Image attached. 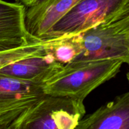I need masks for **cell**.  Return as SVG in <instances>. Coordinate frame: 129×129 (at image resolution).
Segmentation results:
<instances>
[{
    "instance_id": "6da1fadb",
    "label": "cell",
    "mask_w": 129,
    "mask_h": 129,
    "mask_svg": "<svg viewBox=\"0 0 129 129\" xmlns=\"http://www.w3.org/2000/svg\"><path fill=\"white\" fill-rule=\"evenodd\" d=\"M123 63L118 59L72 62L42 87L46 94L84 100L92 91L113 78Z\"/></svg>"
},
{
    "instance_id": "7a4b0ae2",
    "label": "cell",
    "mask_w": 129,
    "mask_h": 129,
    "mask_svg": "<svg viewBox=\"0 0 129 129\" xmlns=\"http://www.w3.org/2000/svg\"><path fill=\"white\" fill-rule=\"evenodd\" d=\"M129 13V0H82L53 26L43 41L79 34Z\"/></svg>"
},
{
    "instance_id": "3957f363",
    "label": "cell",
    "mask_w": 129,
    "mask_h": 129,
    "mask_svg": "<svg viewBox=\"0 0 129 129\" xmlns=\"http://www.w3.org/2000/svg\"><path fill=\"white\" fill-rule=\"evenodd\" d=\"M41 85L0 74V129H20L45 96Z\"/></svg>"
},
{
    "instance_id": "277c9868",
    "label": "cell",
    "mask_w": 129,
    "mask_h": 129,
    "mask_svg": "<svg viewBox=\"0 0 129 129\" xmlns=\"http://www.w3.org/2000/svg\"><path fill=\"white\" fill-rule=\"evenodd\" d=\"M83 101L46 94L23 122L20 129H75L85 114Z\"/></svg>"
},
{
    "instance_id": "5b68a950",
    "label": "cell",
    "mask_w": 129,
    "mask_h": 129,
    "mask_svg": "<svg viewBox=\"0 0 129 129\" xmlns=\"http://www.w3.org/2000/svg\"><path fill=\"white\" fill-rule=\"evenodd\" d=\"M26 10L18 3L0 0V52L17 49L37 40L27 30Z\"/></svg>"
},
{
    "instance_id": "8992f818",
    "label": "cell",
    "mask_w": 129,
    "mask_h": 129,
    "mask_svg": "<svg viewBox=\"0 0 129 129\" xmlns=\"http://www.w3.org/2000/svg\"><path fill=\"white\" fill-rule=\"evenodd\" d=\"M63 66L51 54L46 52L10 63L0 69V74L42 86Z\"/></svg>"
},
{
    "instance_id": "52a82bcc",
    "label": "cell",
    "mask_w": 129,
    "mask_h": 129,
    "mask_svg": "<svg viewBox=\"0 0 129 129\" xmlns=\"http://www.w3.org/2000/svg\"><path fill=\"white\" fill-rule=\"evenodd\" d=\"M82 0H44L37 6L27 9L25 25L32 37L42 40L67 13Z\"/></svg>"
},
{
    "instance_id": "ba28073f",
    "label": "cell",
    "mask_w": 129,
    "mask_h": 129,
    "mask_svg": "<svg viewBox=\"0 0 129 129\" xmlns=\"http://www.w3.org/2000/svg\"><path fill=\"white\" fill-rule=\"evenodd\" d=\"M77 129H129V91L82 118Z\"/></svg>"
},
{
    "instance_id": "9c48e42d",
    "label": "cell",
    "mask_w": 129,
    "mask_h": 129,
    "mask_svg": "<svg viewBox=\"0 0 129 129\" xmlns=\"http://www.w3.org/2000/svg\"><path fill=\"white\" fill-rule=\"evenodd\" d=\"M47 42L46 52L51 54L63 65L73 62L83 52L82 34L61 37Z\"/></svg>"
},
{
    "instance_id": "30bf717a",
    "label": "cell",
    "mask_w": 129,
    "mask_h": 129,
    "mask_svg": "<svg viewBox=\"0 0 129 129\" xmlns=\"http://www.w3.org/2000/svg\"><path fill=\"white\" fill-rule=\"evenodd\" d=\"M48 42L35 40L21 47L0 52V69L20 59L46 52Z\"/></svg>"
},
{
    "instance_id": "8fae6325",
    "label": "cell",
    "mask_w": 129,
    "mask_h": 129,
    "mask_svg": "<svg viewBox=\"0 0 129 129\" xmlns=\"http://www.w3.org/2000/svg\"><path fill=\"white\" fill-rule=\"evenodd\" d=\"M15 3L25 6L27 9L37 6L44 0H15Z\"/></svg>"
},
{
    "instance_id": "7c38bea8",
    "label": "cell",
    "mask_w": 129,
    "mask_h": 129,
    "mask_svg": "<svg viewBox=\"0 0 129 129\" xmlns=\"http://www.w3.org/2000/svg\"><path fill=\"white\" fill-rule=\"evenodd\" d=\"M125 47L127 52V60L126 63L129 65V28L126 31V38H125Z\"/></svg>"
},
{
    "instance_id": "4fadbf2b",
    "label": "cell",
    "mask_w": 129,
    "mask_h": 129,
    "mask_svg": "<svg viewBox=\"0 0 129 129\" xmlns=\"http://www.w3.org/2000/svg\"><path fill=\"white\" fill-rule=\"evenodd\" d=\"M126 78H127L128 82V84H129V71L128 72L127 74H126Z\"/></svg>"
}]
</instances>
